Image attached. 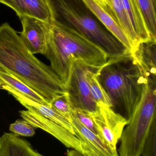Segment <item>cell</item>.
Segmentation results:
<instances>
[{
	"instance_id": "cell-8",
	"label": "cell",
	"mask_w": 156,
	"mask_h": 156,
	"mask_svg": "<svg viewBox=\"0 0 156 156\" xmlns=\"http://www.w3.org/2000/svg\"><path fill=\"white\" fill-rule=\"evenodd\" d=\"M89 114L101 138L112 149L117 150L118 141L129 121L111 107L101 103L97 104L96 111Z\"/></svg>"
},
{
	"instance_id": "cell-7",
	"label": "cell",
	"mask_w": 156,
	"mask_h": 156,
	"mask_svg": "<svg viewBox=\"0 0 156 156\" xmlns=\"http://www.w3.org/2000/svg\"><path fill=\"white\" fill-rule=\"evenodd\" d=\"M92 69H95L81 61H72L70 80L66 91L73 109L89 113L93 112L97 109V104L91 94L87 79V74Z\"/></svg>"
},
{
	"instance_id": "cell-1",
	"label": "cell",
	"mask_w": 156,
	"mask_h": 156,
	"mask_svg": "<svg viewBox=\"0 0 156 156\" xmlns=\"http://www.w3.org/2000/svg\"><path fill=\"white\" fill-rule=\"evenodd\" d=\"M0 68L14 76L50 102L66 88L51 69L25 45L7 23L0 25Z\"/></svg>"
},
{
	"instance_id": "cell-16",
	"label": "cell",
	"mask_w": 156,
	"mask_h": 156,
	"mask_svg": "<svg viewBox=\"0 0 156 156\" xmlns=\"http://www.w3.org/2000/svg\"><path fill=\"white\" fill-rule=\"evenodd\" d=\"M122 1L125 11L141 44L150 41L154 42L152 40L143 14L137 0Z\"/></svg>"
},
{
	"instance_id": "cell-23",
	"label": "cell",
	"mask_w": 156,
	"mask_h": 156,
	"mask_svg": "<svg viewBox=\"0 0 156 156\" xmlns=\"http://www.w3.org/2000/svg\"><path fill=\"white\" fill-rule=\"evenodd\" d=\"M74 112L77 118L81 123L101 138L94 122L90 115L89 112L79 109H74Z\"/></svg>"
},
{
	"instance_id": "cell-9",
	"label": "cell",
	"mask_w": 156,
	"mask_h": 156,
	"mask_svg": "<svg viewBox=\"0 0 156 156\" xmlns=\"http://www.w3.org/2000/svg\"><path fill=\"white\" fill-rule=\"evenodd\" d=\"M23 30L20 37L33 55H44L51 24L27 16H19Z\"/></svg>"
},
{
	"instance_id": "cell-19",
	"label": "cell",
	"mask_w": 156,
	"mask_h": 156,
	"mask_svg": "<svg viewBox=\"0 0 156 156\" xmlns=\"http://www.w3.org/2000/svg\"><path fill=\"white\" fill-rule=\"evenodd\" d=\"M152 40L156 42V0H137Z\"/></svg>"
},
{
	"instance_id": "cell-5",
	"label": "cell",
	"mask_w": 156,
	"mask_h": 156,
	"mask_svg": "<svg viewBox=\"0 0 156 156\" xmlns=\"http://www.w3.org/2000/svg\"><path fill=\"white\" fill-rule=\"evenodd\" d=\"M8 93L27 109L19 111L23 119L36 128L50 134L68 148L83 154L85 143L75 136L70 120L50 104L49 105L40 104L18 93L13 91Z\"/></svg>"
},
{
	"instance_id": "cell-18",
	"label": "cell",
	"mask_w": 156,
	"mask_h": 156,
	"mask_svg": "<svg viewBox=\"0 0 156 156\" xmlns=\"http://www.w3.org/2000/svg\"><path fill=\"white\" fill-rule=\"evenodd\" d=\"M100 69H92L87 74V81L91 94L97 104L101 103L112 108L111 99L98 78Z\"/></svg>"
},
{
	"instance_id": "cell-24",
	"label": "cell",
	"mask_w": 156,
	"mask_h": 156,
	"mask_svg": "<svg viewBox=\"0 0 156 156\" xmlns=\"http://www.w3.org/2000/svg\"><path fill=\"white\" fill-rule=\"evenodd\" d=\"M83 148L84 149V152L83 154H82L74 149L67 150V153L69 154L71 156H93L90 149L86 145V144L83 146Z\"/></svg>"
},
{
	"instance_id": "cell-21",
	"label": "cell",
	"mask_w": 156,
	"mask_h": 156,
	"mask_svg": "<svg viewBox=\"0 0 156 156\" xmlns=\"http://www.w3.org/2000/svg\"><path fill=\"white\" fill-rule=\"evenodd\" d=\"M37 129L24 119H18L9 126V130L16 135L26 137L34 136Z\"/></svg>"
},
{
	"instance_id": "cell-15",
	"label": "cell",
	"mask_w": 156,
	"mask_h": 156,
	"mask_svg": "<svg viewBox=\"0 0 156 156\" xmlns=\"http://www.w3.org/2000/svg\"><path fill=\"white\" fill-rule=\"evenodd\" d=\"M156 42L150 41L140 44L132 54L142 74L156 78Z\"/></svg>"
},
{
	"instance_id": "cell-26",
	"label": "cell",
	"mask_w": 156,
	"mask_h": 156,
	"mask_svg": "<svg viewBox=\"0 0 156 156\" xmlns=\"http://www.w3.org/2000/svg\"><path fill=\"white\" fill-rule=\"evenodd\" d=\"M67 156H71V155L70 154H68V153H67Z\"/></svg>"
},
{
	"instance_id": "cell-25",
	"label": "cell",
	"mask_w": 156,
	"mask_h": 156,
	"mask_svg": "<svg viewBox=\"0 0 156 156\" xmlns=\"http://www.w3.org/2000/svg\"><path fill=\"white\" fill-rule=\"evenodd\" d=\"M101 1H102V2H104V3L106 4V5H108V0H101Z\"/></svg>"
},
{
	"instance_id": "cell-10",
	"label": "cell",
	"mask_w": 156,
	"mask_h": 156,
	"mask_svg": "<svg viewBox=\"0 0 156 156\" xmlns=\"http://www.w3.org/2000/svg\"><path fill=\"white\" fill-rule=\"evenodd\" d=\"M14 10L18 17L27 16L51 24L57 18L51 0H0Z\"/></svg>"
},
{
	"instance_id": "cell-6",
	"label": "cell",
	"mask_w": 156,
	"mask_h": 156,
	"mask_svg": "<svg viewBox=\"0 0 156 156\" xmlns=\"http://www.w3.org/2000/svg\"><path fill=\"white\" fill-rule=\"evenodd\" d=\"M58 14L65 23L101 47L109 59L131 55L110 32L104 29L90 15L69 0H51Z\"/></svg>"
},
{
	"instance_id": "cell-22",
	"label": "cell",
	"mask_w": 156,
	"mask_h": 156,
	"mask_svg": "<svg viewBox=\"0 0 156 156\" xmlns=\"http://www.w3.org/2000/svg\"><path fill=\"white\" fill-rule=\"evenodd\" d=\"M141 156H156V121L149 130Z\"/></svg>"
},
{
	"instance_id": "cell-12",
	"label": "cell",
	"mask_w": 156,
	"mask_h": 156,
	"mask_svg": "<svg viewBox=\"0 0 156 156\" xmlns=\"http://www.w3.org/2000/svg\"><path fill=\"white\" fill-rule=\"evenodd\" d=\"M70 121L75 136L86 144L93 156H119L117 150L112 149L98 136L81 123L75 115L74 110Z\"/></svg>"
},
{
	"instance_id": "cell-11",
	"label": "cell",
	"mask_w": 156,
	"mask_h": 156,
	"mask_svg": "<svg viewBox=\"0 0 156 156\" xmlns=\"http://www.w3.org/2000/svg\"><path fill=\"white\" fill-rule=\"evenodd\" d=\"M87 8L100 21L108 31L114 36L129 53L134 49L130 40L120 26L111 9L101 0H81Z\"/></svg>"
},
{
	"instance_id": "cell-14",
	"label": "cell",
	"mask_w": 156,
	"mask_h": 156,
	"mask_svg": "<svg viewBox=\"0 0 156 156\" xmlns=\"http://www.w3.org/2000/svg\"><path fill=\"white\" fill-rule=\"evenodd\" d=\"M0 89L18 93L28 99L40 104L49 105L45 98L32 90L24 82L13 75L0 68Z\"/></svg>"
},
{
	"instance_id": "cell-3",
	"label": "cell",
	"mask_w": 156,
	"mask_h": 156,
	"mask_svg": "<svg viewBox=\"0 0 156 156\" xmlns=\"http://www.w3.org/2000/svg\"><path fill=\"white\" fill-rule=\"evenodd\" d=\"M98 78L111 99L112 109L129 120L142 91V74L132 55L109 59Z\"/></svg>"
},
{
	"instance_id": "cell-4",
	"label": "cell",
	"mask_w": 156,
	"mask_h": 156,
	"mask_svg": "<svg viewBox=\"0 0 156 156\" xmlns=\"http://www.w3.org/2000/svg\"><path fill=\"white\" fill-rule=\"evenodd\" d=\"M142 75L141 95L120 138L119 156H141L149 130L156 121V78Z\"/></svg>"
},
{
	"instance_id": "cell-17",
	"label": "cell",
	"mask_w": 156,
	"mask_h": 156,
	"mask_svg": "<svg viewBox=\"0 0 156 156\" xmlns=\"http://www.w3.org/2000/svg\"><path fill=\"white\" fill-rule=\"evenodd\" d=\"M108 6L111 9L120 26L131 42L134 53L141 43L125 11L122 0H108Z\"/></svg>"
},
{
	"instance_id": "cell-2",
	"label": "cell",
	"mask_w": 156,
	"mask_h": 156,
	"mask_svg": "<svg viewBox=\"0 0 156 156\" xmlns=\"http://www.w3.org/2000/svg\"><path fill=\"white\" fill-rule=\"evenodd\" d=\"M44 55L49 60V66L66 90L69 83L73 60L99 69L109 59L101 47L57 19L50 24Z\"/></svg>"
},
{
	"instance_id": "cell-20",
	"label": "cell",
	"mask_w": 156,
	"mask_h": 156,
	"mask_svg": "<svg viewBox=\"0 0 156 156\" xmlns=\"http://www.w3.org/2000/svg\"><path fill=\"white\" fill-rule=\"evenodd\" d=\"M50 104L60 113L70 120L71 116L74 109L72 107L67 91L60 95L54 97L50 101Z\"/></svg>"
},
{
	"instance_id": "cell-13",
	"label": "cell",
	"mask_w": 156,
	"mask_h": 156,
	"mask_svg": "<svg viewBox=\"0 0 156 156\" xmlns=\"http://www.w3.org/2000/svg\"><path fill=\"white\" fill-rule=\"evenodd\" d=\"M0 156H44L32 147L29 142L13 133L0 137Z\"/></svg>"
}]
</instances>
